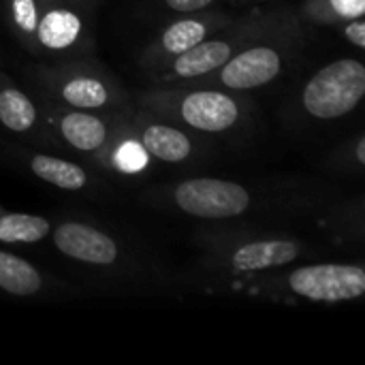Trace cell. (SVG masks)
<instances>
[{
    "label": "cell",
    "mask_w": 365,
    "mask_h": 365,
    "mask_svg": "<svg viewBox=\"0 0 365 365\" xmlns=\"http://www.w3.org/2000/svg\"><path fill=\"white\" fill-rule=\"evenodd\" d=\"M342 190L306 175L220 178L195 175L143 190V201L163 212L201 222L289 225L317 216Z\"/></svg>",
    "instance_id": "obj_1"
},
{
    "label": "cell",
    "mask_w": 365,
    "mask_h": 365,
    "mask_svg": "<svg viewBox=\"0 0 365 365\" xmlns=\"http://www.w3.org/2000/svg\"><path fill=\"white\" fill-rule=\"evenodd\" d=\"M53 252L88 284L126 295L178 293L184 276L139 235L86 212H62L51 220Z\"/></svg>",
    "instance_id": "obj_2"
},
{
    "label": "cell",
    "mask_w": 365,
    "mask_h": 365,
    "mask_svg": "<svg viewBox=\"0 0 365 365\" xmlns=\"http://www.w3.org/2000/svg\"><path fill=\"white\" fill-rule=\"evenodd\" d=\"M192 244L197 259L184 284L222 295L252 276L327 255L323 244L293 233L289 225L263 222H210L195 231Z\"/></svg>",
    "instance_id": "obj_3"
},
{
    "label": "cell",
    "mask_w": 365,
    "mask_h": 365,
    "mask_svg": "<svg viewBox=\"0 0 365 365\" xmlns=\"http://www.w3.org/2000/svg\"><path fill=\"white\" fill-rule=\"evenodd\" d=\"M130 103L205 139L248 137L257 105L246 92L201 83H150L130 90Z\"/></svg>",
    "instance_id": "obj_4"
},
{
    "label": "cell",
    "mask_w": 365,
    "mask_h": 365,
    "mask_svg": "<svg viewBox=\"0 0 365 365\" xmlns=\"http://www.w3.org/2000/svg\"><path fill=\"white\" fill-rule=\"evenodd\" d=\"M227 295L248 297L269 304H349L365 295V269L357 263L310 261L272 269L229 289Z\"/></svg>",
    "instance_id": "obj_5"
},
{
    "label": "cell",
    "mask_w": 365,
    "mask_h": 365,
    "mask_svg": "<svg viewBox=\"0 0 365 365\" xmlns=\"http://www.w3.org/2000/svg\"><path fill=\"white\" fill-rule=\"evenodd\" d=\"M306 45L308 26L297 15V9L289 6L269 30L242 47L227 64L186 83L218 86L235 92L261 90L291 73V68L304 58Z\"/></svg>",
    "instance_id": "obj_6"
},
{
    "label": "cell",
    "mask_w": 365,
    "mask_h": 365,
    "mask_svg": "<svg viewBox=\"0 0 365 365\" xmlns=\"http://www.w3.org/2000/svg\"><path fill=\"white\" fill-rule=\"evenodd\" d=\"M28 75L38 98L66 109L113 113L130 103V90L94 56L38 60Z\"/></svg>",
    "instance_id": "obj_7"
},
{
    "label": "cell",
    "mask_w": 365,
    "mask_h": 365,
    "mask_svg": "<svg viewBox=\"0 0 365 365\" xmlns=\"http://www.w3.org/2000/svg\"><path fill=\"white\" fill-rule=\"evenodd\" d=\"M289 6H250L244 15L233 17L225 28L216 30L201 43H197L186 53L178 56L169 64L145 75L150 83H186L205 77L227 64L242 47L269 30Z\"/></svg>",
    "instance_id": "obj_8"
},
{
    "label": "cell",
    "mask_w": 365,
    "mask_h": 365,
    "mask_svg": "<svg viewBox=\"0 0 365 365\" xmlns=\"http://www.w3.org/2000/svg\"><path fill=\"white\" fill-rule=\"evenodd\" d=\"M364 96V62L346 56L317 68L291 96L287 115L299 124H331L351 115Z\"/></svg>",
    "instance_id": "obj_9"
},
{
    "label": "cell",
    "mask_w": 365,
    "mask_h": 365,
    "mask_svg": "<svg viewBox=\"0 0 365 365\" xmlns=\"http://www.w3.org/2000/svg\"><path fill=\"white\" fill-rule=\"evenodd\" d=\"M2 150L11 167L56 192L98 201L111 197L115 190V184L105 173L81 158L19 141H9Z\"/></svg>",
    "instance_id": "obj_10"
},
{
    "label": "cell",
    "mask_w": 365,
    "mask_h": 365,
    "mask_svg": "<svg viewBox=\"0 0 365 365\" xmlns=\"http://www.w3.org/2000/svg\"><path fill=\"white\" fill-rule=\"evenodd\" d=\"M124 120L158 165L197 169L214 158L212 139L199 137L133 103L124 107Z\"/></svg>",
    "instance_id": "obj_11"
},
{
    "label": "cell",
    "mask_w": 365,
    "mask_h": 365,
    "mask_svg": "<svg viewBox=\"0 0 365 365\" xmlns=\"http://www.w3.org/2000/svg\"><path fill=\"white\" fill-rule=\"evenodd\" d=\"M94 11L45 0L28 51L32 58L64 60L94 56Z\"/></svg>",
    "instance_id": "obj_12"
},
{
    "label": "cell",
    "mask_w": 365,
    "mask_h": 365,
    "mask_svg": "<svg viewBox=\"0 0 365 365\" xmlns=\"http://www.w3.org/2000/svg\"><path fill=\"white\" fill-rule=\"evenodd\" d=\"M38 103L43 109V118L53 150L81 158L86 163H90L101 152V148L109 141L122 111L120 109L113 113H101V111L66 109L43 98H38Z\"/></svg>",
    "instance_id": "obj_13"
},
{
    "label": "cell",
    "mask_w": 365,
    "mask_h": 365,
    "mask_svg": "<svg viewBox=\"0 0 365 365\" xmlns=\"http://www.w3.org/2000/svg\"><path fill=\"white\" fill-rule=\"evenodd\" d=\"M231 19H233V15H229L227 11H220L218 6L197 11V13H186V15H173L145 43V47L141 49V53L137 58V64L143 71V77L148 73L169 64L178 56L186 53L203 38H207L216 30L225 28Z\"/></svg>",
    "instance_id": "obj_14"
},
{
    "label": "cell",
    "mask_w": 365,
    "mask_h": 365,
    "mask_svg": "<svg viewBox=\"0 0 365 365\" xmlns=\"http://www.w3.org/2000/svg\"><path fill=\"white\" fill-rule=\"evenodd\" d=\"M86 289L71 284L28 259L0 246V297L19 302H62L83 297Z\"/></svg>",
    "instance_id": "obj_15"
},
{
    "label": "cell",
    "mask_w": 365,
    "mask_h": 365,
    "mask_svg": "<svg viewBox=\"0 0 365 365\" xmlns=\"http://www.w3.org/2000/svg\"><path fill=\"white\" fill-rule=\"evenodd\" d=\"M101 173H105L113 184H143L158 171V163L143 148L139 137L130 130L124 120V109L120 111L118 124L109 137V141L101 148V152L90 160Z\"/></svg>",
    "instance_id": "obj_16"
},
{
    "label": "cell",
    "mask_w": 365,
    "mask_h": 365,
    "mask_svg": "<svg viewBox=\"0 0 365 365\" xmlns=\"http://www.w3.org/2000/svg\"><path fill=\"white\" fill-rule=\"evenodd\" d=\"M0 130L6 133L11 141L53 150L38 98L30 96L4 71H0Z\"/></svg>",
    "instance_id": "obj_17"
},
{
    "label": "cell",
    "mask_w": 365,
    "mask_h": 365,
    "mask_svg": "<svg viewBox=\"0 0 365 365\" xmlns=\"http://www.w3.org/2000/svg\"><path fill=\"white\" fill-rule=\"evenodd\" d=\"M314 225L331 246H361L365 240V197L340 195L314 216Z\"/></svg>",
    "instance_id": "obj_18"
},
{
    "label": "cell",
    "mask_w": 365,
    "mask_h": 365,
    "mask_svg": "<svg viewBox=\"0 0 365 365\" xmlns=\"http://www.w3.org/2000/svg\"><path fill=\"white\" fill-rule=\"evenodd\" d=\"M51 218L0 205V246H34L47 242Z\"/></svg>",
    "instance_id": "obj_19"
},
{
    "label": "cell",
    "mask_w": 365,
    "mask_h": 365,
    "mask_svg": "<svg viewBox=\"0 0 365 365\" xmlns=\"http://www.w3.org/2000/svg\"><path fill=\"white\" fill-rule=\"evenodd\" d=\"M297 15L306 26L336 28L349 19L365 15V0H304Z\"/></svg>",
    "instance_id": "obj_20"
},
{
    "label": "cell",
    "mask_w": 365,
    "mask_h": 365,
    "mask_svg": "<svg viewBox=\"0 0 365 365\" xmlns=\"http://www.w3.org/2000/svg\"><path fill=\"white\" fill-rule=\"evenodd\" d=\"M45 0H0V15L19 47L30 51L36 21Z\"/></svg>",
    "instance_id": "obj_21"
},
{
    "label": "cell",
    "mask_w": 365,
    "mask_h": 365,
    "mask_svg": "<svg viewBox=\"0 0 365 365\" xmlns=\"http://www.w3.org/2000/svg\"><path fill=\"white\" fill-rule=\"evenodd\" d=\"M323 167L340 178L359 180L365 171V135L357 130L349 139H344L338 148H334L327 158L323 160Z\"/></svg>",
    "instance_id": "obj_22"
},
{
    "label": "cell",
    "mask_w": 365,
    "mask_h": 365,
    "mask_svg": "<svg viewBox=\"0 0 365 365\" xmlns=\"http://www.w3.org/2000/svg\"><path fill=\"white\" fill-rule=\"evenodd\" d=\"M220 0H156L158 9L169 15H186L205 9H216Z\"/></svg>",
    "instance_id": "obj_23"
},
{
    "label": "cell",
    "mask_w": 365,
    "mask_h": 365,
    "mask_svg": "<svg viewBox=\"0 0 365 365\" xmlns=\"http://www.w3.org/2000/svg\"><path fill=\"white\" fill-rule=\"evenodd\" d=\"M336 30L342 34L344 41H349L355 49H364L365 47V19L357 17V19H349L340 26H336Z\"/></svg>",
    "instance_id": "obj_24"
},
{
    "label": "cell",
    "mask_w": 365,
    "mask_h": 365,
    "mask_svg": "<svg viewBox=\"0 0 365 365\" xmlns=\"http://www.w3.org/2000/svg\"><path fill=\"white\" fill-rule=\"evenodd\" d=\"M51 2H62V4H73V6L86 9V11H94L103 0H51Z\"/></svg>",
    "instance_id": "obj_25"
},
{
    "label": "cell",
    "mask_w": 365,
    "mask_h": 365,
    "mask_svg": "<svg viewBox=\"0 0 365 365\" xmlns=\"http://www.w3.org/2000/svg\"><path fill=\"white\" fill-rule=\"evenodd\" d=\"M235 4H242V6H263V4H272V2H278V0H233Z\"/></svg>",
    "instance_id": "obj_26"
}]
</instances>
